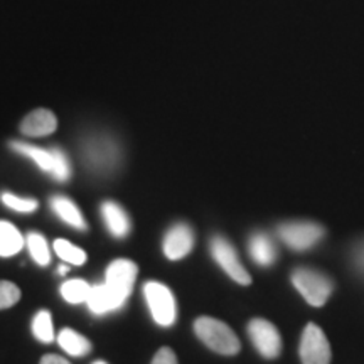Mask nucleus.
Listing matches in <instances>:
<instances>
[{
    "label": "nucleus",
    "instance_id": "aec40b11",
    "mask_svg": "<svg viewBox=\"0 0 364 364\" xmlns=\"http://www.w3.org/2000/svg\"><path fill=\"white\" fill-rule=\"evenodd\" d=\"M33 334L38 338L41 343L49 344L54 341V327L51 312L41 311L33 321Z\"/></svg>",
    "mask_w": 364,
    "mask_h": 364
},
{
    "label": "nucleus",
    "instance_id": "b1692460",
    "mask_svg": "<svg viewBox=\"0 0 364 364\" xmlns=\"http://www.w3.org/2000/svg\"><path fill=\"white\" fill-rule=\"evenodd\" d=\"M19 300H21L19 287L12 284V282L0 280V311H2V309L16 306Z\"/></svg>",
    "mask_w": 364,
    "mask_h": 364
},
{
    "label": "nucleus",
    "instance_id": "f03ea898",
    "mask_svg": "<svg viewBox=\"0 0 364 364\" xmlns=\"http://www.w3.org/2000/svg\"><path fill=\"white\" fill-rule=\"evenodd\" d=\"M11 149L14 152L22 154V156L29 157L39 166V169L49 172L56 181H68L71 176V164L68 161V156L59 149H41L36 145L17 142H11Z\"/></svg>",
    "mask_w": 364,
    "mask_h": 364
},
{
    "label": "nucleus",
    "instance_id": "0eeeda50",
    "mask_svg": "<svg viewBox=\"0 0 364 364\" xmlns=\"http://www.w3.org/2000/svg\"><path fill=\"white\" fill-rule=\"evenodd\" d=\"M248 336L257 351L265 359H275L282 353V336L279 329L265 321V318H253L248 324Z\"/></svg>",
    "mask_w": 364,
    "mask_h": 364
},
{
    "label": "nucleus",
    "instance_id": "f8f14e48",
    "mask_svg": "<svg viewBox=\"0 0 364 364\" xmlns=\"http://www.w3.org/2000/svg\"><path fill=\"white\" fill-rule=\"evenodd\" d=\"M125 300H127L125 295L117 292V290L112 289L108 284H103V285L91 287L90 297L86 300V304H88L91 312L102 316V314L120 309L125 304Z\"/></svg>",
    "mask_w": 364,
    "mask_h": 364
},
{
    "label": "nucleus",
    "instance_id": "9d476101",
    "mask_svg": "<svg viewBox=\"0 0 364 364\" xmlns=\"http://www.w3.org/2000/svg\"><path fill=\"white\" fill-rule=\"evenodd\" d=\"M136 273H139V268H136L135 263L122 258V260H115L110 263V267L107 270V282L105 284H108L117 292L129 297L132 294V289H134Z\"/></svg>",
    "mask_w": 364,
    "mask_h": 364
},
{
    "label": "nucleus",
    "instance_id": "f3484780",
    "mask_svg": "<svg viewBox=\"0 0 364 364\" xmlns=\"http://www.w3.org/2000/svg\"><path fill=\"white\" fill-rule=\"evenodd\" d=\"M58 343L61 346L63 351H66L70 356L81 358L86 356L91 351V343L85 336H81L80 332L73 329H63L59 332Z\"/></svg>",
    "mask_w": 364,
    "mask_h": 364
},
{
    "label": "nucleus",
    "instance_id": "a211bd4d",
    "mask_svg": "<svg viewBox=\"0 0 364 364\" xmlns=\"http://www.w3.org/2000/svg\"><path fill=\"white\" fill-rule=\"evenodd\" d=\"M24 238L16 226L9 221H0V257H12L19 253Z\"/></svg>",
    "mask_w": 364,
    "mask_h": 364
},
{
    "label": "nucleus",
    "instance_id": "393cba45",
    "mask_svg": "<svg viewBox=\"0 0 364 364\" xmlns=\"http://www.w3.org/2000/svg\"><path fill=\"white\" fill-rule=\"evenodd\" d=\"M152 364H177V356L171 348H162L156 353Z\"/></svg>",
    "mask_w": 364,
    "mask_h": 364
},
{
    "label": "nucleus",
    "instance_id": "5701e85b",
    "mask_svg": "<svg viewBox=\"0 0 364 364\" xmlns=\"http://www.w3.org/2000/svg\"><path fill=\"white\" fill-rule=\"evenodd\" d=\"M2 203L17 213H33L39 206L38 201L33 198H19V196H14L11 193L2 194Z\"/></svg>",
    "mask_w": 364,
    "mask_h": 364
},
{
    "label": "nucleus",
    "instance_id": "412c9836",
    "mask_svg": "<svg viewBox=\"0 0 364 364\" xmlns=\"http://www.w3.org/2000/svg\"><path fill=\"white\" fill-rule=\"evenodd\" d=\"M54 250H56L58 257L61 258L63 262L71 263V265H83L86 262V253L83 250L75 247V245L70 243L66 240H56L54 241Z\"/></svg>",
    "mask_w": 364,
    "mask_h": 364
},
{
    "label": "nucleus",
    "instance_id": "a878e982",
    "mask_svg": "<svg viewBox=\"0 0 364 364\" xmlns=\"http://www.w3.org/2000/svg\"><path fill=\"white\" fill-rule=\"evenodd\" d=\"M353 260L356 263V267L364 273V241L358 245L353 252Z\"/></svg>",
    "mask_w": 364,
    "mask_h": 364
},
{
    "label": "nucleus",
    "instance_id": "1a4fd4ad",
    "mask_svg": "<svg viewBox=\"0 0 364 364\" xmlns=\"http://www.w3.org/2000/svg\"><path fill=\"white\" fill-rule=\"evenodd\" d=\"M118 150L115 142L108 139H91L85 145V159L93 169L107 171L115 167Z\"/></svg>",
    "mask_w": 364,
    "mask_h": 364
},
{
    "label": "nucleus",
    "instance_id": "423d86ee",
    "mask_svg": "<svg viewBox=\"0 0 364 364\" xmlns=\"http://www.w3.org/2000/svg\"><path fill=\"white\" fill-rule=\"evenodd\" d=\"M149 309L152 312L154 321L159 326L169 327L176 321V300L174 295L166 285L157 282H149L144 289Z\"/></svg>",
    "mask_w": 364,
    "mask_h": 364
},
{
    "label": "nucleus",
    "instance_id": "cd10ccee",
    "mask_svg": "<svg viewBox=\"0 0 364 364\" xmlns=\"http://www.w3.org/2000/svg\"><path fill=\"white\" fill-rule=\"evenodd\" d=\"M66 272H68V267H59V273H63V275H65Z\"/></svg>",
    "mask_w": 364,
    "mask_h": 364
},
{
    "label": "nucleus",
    "instance_id": "dca6fc26",
    "mask_svg": "<svg viewBox=\"0 0 364 364\" xmlns=\"http://www.w3.org/2000/svg\"><path fill=\"white\" fill-rule=\"evenodd\" d=\"M51 208L63 221L68 223V225H71L73 228H78V230H86L85 218L80 213L78 206L73 201H70L68 198H65V196H53Z\"/></svg>",
    "mask_w": 364,
    "mask_h": 364
},
{
    "label": "nucleus",
    "instance_id": "2eb2a0df",
    "mask_svg": "<svg viewBox=\"0 0 364 364\" xmlns=\"http://www.w3.org/2000/svg\"><path fill=\"white\" fill-rule=\"evenodd\" d=\"M250 255H252L255 263L268 267L275 262L277 248L270 236L265 233H255L250 238Z\"/></svg>",
    "mask_w": 364,
    "mask_h": 364
},
{
    "label": "nucleus",
    "instance_id": "6ab92c4d",
    "mask_svg": "<svg viewBox=\"0 0 364 364\" xmlns=\"http://www.w3.org/2000/svg\"><path fill=\"white\" fill-rule=\"evenodd\" d=\"M91 287L86 284L85 280H68L61 285V295L65 297L70 304H81L86 302L90 297Z\"/></svg>",
    "mask_w": 364,
    "mask_h": 364
},
{
    "label": "nucleus",
    "instance_id": "4468645a",
    "mask_svg": "<svg viewBox=\"0 0 364 364\" xmlns=\"http://www.w3.org/2000/svg\"><path fill=\"white\" fill-rule=\"evenodd\" d=\"M102 215L108 230L117 238H124L130 231V220L127 213L122 209L120 204L117 203H105L102 206Z\"/></svg>",
    "mask_w": 364,
    "mask_h": 364
},
{
    "label": "nucleus",
    "instance_id": "9b49d317",
    "mask_svg": "<svg viewBox=\"0 0 364 364\" xmlns=\"http://www.w3.org/2000/svg\"><path fill=\"white\" fill-rule=\"evenodd\" d=\"M193 247L194 233L184 223L171 228L169 233L166 235V240H164V253L169 260H181L193 250Z\"/></svg>",
    "mask_w": 364,
    "mask_h": 364
},
{
    "label": "nucleus",
    "instance_id": "f257e3e1",
    "mask_svg": "<svg viewBox=\"0 0 364 364\" xmlns=\"http://www.w3.org/2000/svg\"><path fill=\"white\" fill-rule=\"evenodd\" d=\"M194 332L209 349L223 356H235L240 353L238 336L225 322L213 317H199L194 322Z\"/></svg>",
    "mask_w": 364,
    "mask_h": 364
},
{
    "label": "nucleus",
    "instance_id": "4be33fe9",
    "mask_svg": "<svg viewBox=\"0 0 364 364\" xmlns=\"http://www.w3.org/2000/svg\"><path fill=\"white\" fill-rule=\"evenodd\" d=\"M27 248H29L31 255L39 265H48L49 260H51V255H49V247L48 241L43 235L39 233H29L27 235Z\"/></svg>",
    "mask_w": 364,
    "mask_h": 364
},
{
    "label": "nucleus",
    "instance_id": "ddd939ff",
    "mask_svg": "<svg viewBox=\"0 0 364 364\" xmlns=\"http://www.w3.org/2000/svg\"><path fill=\"white\" fill-rule=\"evenodd\" d=\"M58 127V120L53 112L39 108L31 112L21 124V132L27 136H44L53 134Z\"/></svg>",
    "mask_w": 364,
    "mask_h": 364
},
{
    "label": "nucleus",
    "instance_id": "c85d7f7f",
    "mask_svg": "<svg viewBox=\"0 0 364 364\" xmlns=\"http://www.w3.org/2000/svg\"><path fill=\"white\" fill-rule=\"evenodd\" d=\"M93 364H107V363H105V361H95Z\"/></svg>",
    "mask_w": 364,
    "mask_h": 364
},
{
    "label": "nucleus",
    "instance_id": "20e7f679",
    "mask_svg": "<svg viewBox=\"0 0 364 364\" xmlns=\"http://www.w3.org/2000/svg\"><path fill=\"white\" fill-rule=\"evenodd\" d=\"M279 236L289 248L295 252H306L326 236V230L314 221H290L279 226Z\"/></svg>",
    "mask_w": 364,
    "mask_h": 364
},
{
    "label": "nucleus",
    "instance_id": "6e6552de",
    "mask_svg": "<svg viewBox=\"0 0 364 364\" xmlns=\"http://www.w3.org/2000/svg\"><path fill=\"white\" fill-rule=\"evenodd\" d=\"M211 253L213 257H215V260L218 262V265H220L235 282H238L241 285L252 284V277H250L247 268L241 265L238 253H236L235 247L226 238H223V236H215V238L211 240Z\"/></svg>",
    "mask_w": 364,
    "mask_h": 364
},
{
    "label": "nucleus",
    "instance_id": "7ed1b4c3",
    "mask_svg": "<svg viewBox=\"0 0 364 364\" xmlns=\"http://www.w3.org/2000/svg\"><path fill=\"white\" fill-rule=\"evenodd\" d=\"M292 284L302 297L314 307H322L334 292V282L324 273L312 268H297L292 273Z\"/></svg>",
    "mask_w": 364,
    "mask_h": 364
},
{
    "label": "nucleus",
    "instance_id": "bb28decb",
    "mask_svg": "<svg viewBox=\"0 0 364 364\" xmlns=\"http://www.w3.org/2000/svg\"><path fill=\"white\" fill-rule=\"evenodd\" d=\"M39 364H71L68 359L58 356V354H46Z\"/></svg>",
    "mask_w": 364,
    "mask_h": 364
},
{
    "label": "nucleus",
    "instance_id": "39448f33",
    "mask_svg": "<svg viewBox=\"0 0 364 364\" xmlns=\"http://www.w3.org/2000/svg\"><path fill=\"white\" fill-rule=\"evenodd\" d=\"M299 354L302 364H331L332 351L329 341L324 331L314 322L307 324L302 332Z\"/></svg>",
    "mask_w": 364,
    "mask_h": 364
}]
</instances>
